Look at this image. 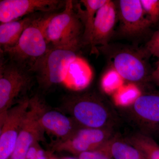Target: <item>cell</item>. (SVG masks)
Segmentation results:
<instances>
[{"label":"cell","mask_w":159,"mask_h":159,"mask_svg":"<svg viewBox=\"0 0 159 159\" xmlns=\"http://www.w3.org/2000/svg\"><path fill=\"white\" fill-rule=\"evenodd\" d=\"M65 159H76L72 158H66Z\"/></svg>","instance_id":"cell-25"},{"label":"cell","mask_w":159,"mask_h":159,"mask_svg":"<svg viewBox=\"0 0 159 159\" xmlns=\"http://www.w3.org/2000/svg\"><path fill=\"white\" fill-rule=\"evenodd\" d=\"M59 0H1L0 22H8L35 13H51L64 7Z\"/></svg>","instance_id":"cell-7"},{"label":"cell","mask_w":159,"mask_h":159,"mask_svg":"<svg viewBox=\"0 0 159 159\" xmlns=\"http://www.w3.org/2000/svg\"><path fill=\"white\" fill-rule=\"evenodd\" d=\"M63 107L81 127L109 128L111 116L101 99L91 93L67 96Z\"/></svg>","instance_id":"cell-4"},{"label":"cell","mask_w":159,"mask_h":159,"mask_svg":"<svg viewBox=\"0 0 159 159\" xmlns=\"http://www.w3.org/2000/svg\"><path fill=\"white\" fill-rule=\"evenodd\" d=\"M113 159H146L139 149L126 141L112 138L104 145Z\"/></svg>","instance_id":"cell-17"},{"label":"cell","mask_w":159,"mask_h":159,"mask_svg":"<svg viewBox=\"0 0 159 159\" xmlns=\"http://www.w3.org/2000/svg\"><path fill=\"white\" fill-rule=\"evenodd\" d=\"M116 5L120 31L124 35H141L152 25L145 13L140 0H120Z\"/></svg>","instance_id":"cell-10"},{"label":"cell","mask_w":159,"mask_h":159,"mask_svg":"<svg viewBox=\"0 0 159 159\" xmlns=\"http://www.w3.org/2000/svg\"><path fill=\"white\" fill-rule=\"evenodd\" d=\"M118 19L116 3L107 0L95 16L90 43L92 51H95L97 46L108 44Z\"/></svg>","instance_id":"cell-11"},{"label":"cell","mask_w":159,"mask_h":159,"mask_svg":"<svg viewBox=\"0 0 159 159\" xmlns=\"http://www.w3.org/2000/svg\"><path fill=\"white\" fill-rule=\"evenodd\" d=\"M154 79L155 80L159 83V66H157L156 70L152 74Z\"/></svg>","instance_id":"cell-23"},{"label":"cell","mask_w":159,"mask_h":159,"mask_svg":"<svg viewBox=\"0 0 159 159\" xmlns=\"http://www.w3.org/2000/svg\"><path fill=\"white\" fill-rule=\"evenodd\" d=\"M109 128L80 127L71 137L55 142L54 148L80 154L82 152L98 149L111 139Z\"/></svg>","instance_id":"cell-9"},{"label":"cell","mask_w":159,"mask_h":159,"mask_svg":"<svg viewBox=\"0 0 159 159\" xmlns=\"http://www.w3.org/2000/svg\"><path fill=\"white\" fill-rule=\"evenodd\" d=\"M30 105V99L26 97L11 107L0 132V159L11 157Z\"/></svg>","instance_id":"cell-8"},{"label":"cell","mask_w":159,"mask_h":159,"mask_svg":"<svg viewBox=\"0 0 159 159\" xmlns=\"http://www.w3.org/2000/svg\"><path fill=\"white\" fill-rule=\"evenodd\" d=\"M132 111L140 121L151 125L159 124V95L145 94L134 101Z\"/></svg>","instance_id":"cell-15"},{"label":"cell","mask_w":159,"mask_h":159,"mask_svg":"<svg viewBox=\"0 0 159 159\" xmlns=\"http://www.w3.org/2000/svg\"><path fill=\"white\" fill-rule=\"evenodd\" d=\"M42 100L36 95L30 99V105L11 159H26L29 148L34 143L44 141V132L39 116Z\"/></svg>","instance_id":"cell-6"},{"label":"cell","mask_w":159,"mask_h":159,"mask_svg":"<svg viewBox=\"0 0 159 159\" xmlns=\"http://www.w3.org/2000/svg\"><path fill=\"white\" fill-rule=\"evenodd\" d=\"M26 159H47L43 150L40 147L39 142L34 143L29 148Z\"/></svg>","instance_id":"cell-22"},{"label":"cell","mask_w":159,"mask_h":159,"mask_svg":"<svg viewBox=\"0 0 159 159\" xmlns=\"http://www.w3.org/2000/svg\"><path fill=\"white\" fill-rule=\"evenodd\" d=\"M125 141L139 149L146 159H159V145L151 137L138 134Z\"/></svg>","instance_id":"cell-18"},{"label":"cell","mask_w":159,"mask_h":159,"mask_svg":"<svg viewBox=\"0 0 159 159\" xmlns=\"http://www.w3.org/2000/svg\"><path fill=\"white\" fill-rule=\"evenodd\" d=\"M113 65L117 74L125 80L139 82L147 76V67L142 58L129 51H122L116 54Z\"/></svg>","instance_id":"cell-13"},{"label":"cell","mask_w":159,"mask_h":159,"mask_svg":"<svg viewBox=\"0 0 159 159\" xmlns=\"http://www.w3.org/2000/svg\"><path fill=\"white\" fill-rule=\"evenodd\" d=\"M143 9L152 24L159 21V0H140Z\"/></svg>","instance_id":"cell-19"},{"label":"cell","mask_w":159,"mask_h":159,"mask_svg":"<svg viewBox=\"0 0 159 159\" xmlns=\"http://www.w3.org/2000/svg\"><path fill=\"white\" fill-rule=\"evenodd\" d=\"M84 31L83 25L71 0L66 1L62 11L48 13L45 18L44 34L51 48L78 50L83 44Z\"/></svg>","instance_id":"cell-1"},{"label":"cell","mask_w":159,"mask_h":159,"mask_svg":"<svg viewBox=\"0 0 159 159\" xmlns=\"http://www.w3.org/2000/svg\"><path fill=\"white\" fill-rule=\"evenodd\" d=\"M47 108L42 102L39 116L40 123L45 131L57 137L58 141L68 139L80 127L72 117Z\"/></svg>","instance_id":"cell-12"},{"label":"cell","mask_w":159,"mask_h":159,"mask_svg":"<svg viewBox=\"0 0 159 159\" xmlns=\"http://www.w3.org/2000/svg\"><path fill=\"white\" fill-rule=\"evenodd\" d=\"M32 73L25 66L1 54L0 61V127L8 111L16 101L24 98L31 86Z\"/></svg>","instance_id":"cell-2"},{"label":"cell","mask_w":159,"mask_h":159,"mask_svg":"<svg viewBox=\"0 0 159 159\" xmlns=\"http://www.w3.org/2000/svg\"><path fill=\"white\" fill-rule=\"evenodd\" d=\"M77 51L69 48H50L30 70L40 87L48 89L62 82L70 66L77 58Z\"/></svg>","instance_id":"cell-5"},{"label":"cell","mask_w":159,"mask_h":159,"mask_svg":"<svg viewBox=\"0 0 159 159\" xmlns=\"http://www.w3.org/2000/svg\"><path fill=\"white\" fill-rule=\"evenodd\" d=\"M157 66H159V58L157 62Z\"/></svg>","instance_id":"cell-24"},{"label":"cell","mask_w":159,"mask_h":159,"mask_svg":"<svg viewBox=\"0 0 159 159\" xmlns=\"http://www.w3.org/2000/svg\"><path fill=\"white\" fill-rule=\"evenodd\" d=\"M143 52L147 56H153L159 58V30L154 33L146 43Z\"/></svg>","instance_id":"cell-20"},{"label":"cell","mask_w":159,"mask_h":159,"mask_svg":"<svg viewBox=\"0 0 159 159\" xmlns=\"http://www.w3.org/2000/svg\"><path fill=\"white\" fill-rule=\"evenodd\" d=\"M107 0H82L80 3L84 6L81 8L79 4L74 6L78 16L83 25L84 31L83 35V44H89L93 33L95 16L97 11Z\"/></svg>","instance_id":"cell-16"},{"label":"cell","mask_w":159,"mask_h":159,"mask_svg":"<svg viewBox=\"0 0 159 159\" xmlns=\"http://www.w3.org/2000/svg\"><path fill=\"white\" fill-rule=\"evenodd\" d=\"M48 14L40 15L26 28L16 44L10 48L1 51V54L30 70L51 48L43 31L44 22Z\"/></svg>","instance_id":"cell-3"},{"label":"cell","mask_w":159,"mask_h":159,"mask_svg":"<svg viewBox=\"0 0 159 159\" xmlns=\"http://www.w3.org/2000/svg\"><path fill=\"white\" fill-rule=\"evenodd\" d=\"M40 14V13H35L11 21L1 23V51H5L15 46L26 28Z\"/></svg>","instance_id":"cell-14"},{"label":"cell","mask_w":159,"mask_h":159,"mask_svg":"<svg viewBox=\"0 0 159 159\" xmlns=\"http://www.w3.org/2000/svg\"><path fill=\"white\" fill-rule=\"evenodd\" d=\"M79 159H113L104 145L96 150L82 152L79 154Z\"/></svg>","instance_id":"cell-21"}]
</instances>
